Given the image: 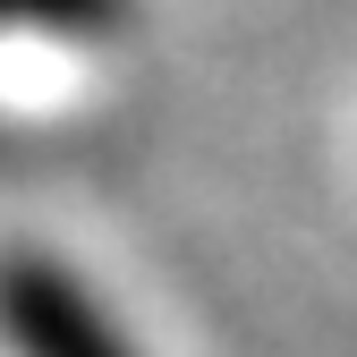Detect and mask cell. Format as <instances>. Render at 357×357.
I'll return each instance as SVG.
<instances>
[{
    "label": "cell",
    "mask_w": 357,
    "mask_h": 357,
    "mask_svg": "<svg viewBox=\"0 0 357 357\" xmlns=\"http://www.w3.org/2000/svg\"><path fill=\"white\" fill-rule=\"evenodd\" d=\"M0 340L17 357H128L119 324L52 255H0Z\"/></svg>",
    "instance_id": "cell-1"
},
{
    "label": "cell",
    "mask_w": 357,
    "mask_h": 357,
    "mask_svg": "<svg viewBox=\"0 0 357 357\" xmlns=\"http://www.w3.org/2000/svg\"><path fill=\"white\" fill-rule=\"evenodd\" d=\"M128 0H0V34H111Z\"/></svg>",
    "instance_id": "cell-2"
}]
</instances>
